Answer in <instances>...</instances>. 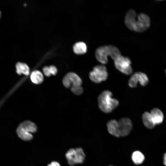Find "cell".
Listing matches in <instances>:
<instances>
[{"label":"cell","instance_id":"6da1fadb","mask_svg":"<svg viewBox=\"0 0 166 166\" xmlns=\"http://www.w3.org/2000/svg\"><path fill=\"white\" fill-rule=\"evenodd\" d=\"M124 23L129 30L137 32H143L150 26V19L147 14L143 13L137 14L134 10L131 9L125 16Z\"/></svg>","mask_w":166,"mask_h":166},{"label":"cell","instance_id":"7a4b0ae2","mask_svg":"<svg viewBox=\"0 0 166 166\" xmlns=\"http://www.w3.org/2000/svg\"><path fill=\"white\" fill-rule=\"evenodd\" d=\"M97 61L103 64H107L108 56L114 61L121 55V52L116 46L111 45L101 46L98 48L95 53Z\"/></svg>","mask_w":166,"mask_h":166},{"label":"cell","instance_id":"3957f363","mask_svg":"<svg viewBox=\"0 0 166 166\" xmlns=\"http://www.w3.org/2000/svg\"><path fill=\"white\" fill-rule=\"evenodd\" d=\"M112 93L109 91L102 92L98 97V106L100 109L106 113L111 112L119 105L118 101L112 97Z\"/></svg>","mask_w":166,"mask_h":166},{"label":"cell","instance_id":"277c9868","mask_svg":"<svg viewBox=\"0 0 166 166\" xmlns=\"http://www.w3.org/2000/svg\"><path fill=\"white\" fill-rule=\"evenodd\" d=\"M37 131V127L35 124L30 121H26L19 125L17 129L18 136L22 140L28 141L33 138L31 133H34Z\"/></svg>","mask_w":166,"mask_h":166},{"label":"cell","instance_id":"5b68a950","mask_svg":"<svg viewBox=\"0 0 166 166\" xmlns=\"http://www.w3.org/2000/svg\"><path fill=\"white\" fill-rule=\"evenodd\" d=\"M68 164L73 166L77 164H82L85 161V155L80 147L75 149L71 148L69 149L65 154Z\"/></svg>","mask_w":166,"mask_h":166},{"label":"cell","instance_id":"8992f818","mask_svg":"<svg viewBox=\"0 0 166 166\" xmlns=\"http://www.w3.org/2000/svg\"><path fill=\"white\" fill-rule=\"evenodd\" d=\"M108 76L107 69L105 66L102 65H99L95 66L89 74L91 80L97 83L106 80Z\"/></svg>","mask_w":166,"mask_h":166},{"label":"cell","instance_id":"52a82bcc","mask_svg":"<svg viewBox=\"0 0 166 166\" xmlns=\"http://www.w3.org/2000/svg\"><path fill=\"white\" fill-rule=\"evenodd\" d=\"M114 61L115 66L118 70L127 75L132 73L131 62L129 57L121 55Z\"/></svg>","mask_w":166,"mask_h":166},{"label":"cell","instance_id":"ba28073f","mask_svg":"<svg viewBox=\"0 0 166 166\" xmlns=\"http://www.w3.org/2000/svg\"><path fill=\"white\" fill-rule=\"evenodd\" d=\"M148 82V78L145 73L137 72L132 75L129 80L128 84L130 87L134 88L136 87L138 82L142 86H145Z\"/></svg>","mask_w":166,"mask_h":166},{"label":"cell","instance_id":"9c48e42d","mask_svg":"<svg viewBox=\"0 0 166 166\" xmlns=\"http://www.w3.org/2000/svg\"><path fill=\"white\" fill-rule=\"evenodd\" d=\"M62 83L65 87L69 88L72 86L81 85L82 81L77 74L70 72L67 73L64 77L62 80Z\"/></svg>","mask_w":166,"mask_h":166},{"label":"cell","instance_id":"30bf717a","mask_svg":"<svg viewBox=\"0 0 166 166\" xmlns=\"http://www.w3.org/2000/svg\"><path fill=\"white\" fill-rule=\"evenodd\" d=\"M118 122L120 136L128 135L132 128V123L128 118L124 117L120 119Z\"/></svg>","mask_w":166,"mask_h":166},{"label":"cell","instance_id":"8fae6325","mask_svg":"<svg viewBox=\"0 0 166 166\" xmlns=\"http://www.w3.org/2000/svg\"><path fill=\"white\" fill-rule=\"evenodd\" d=\"M152 120L156 125L161 123L164 120V114L161 111L157 108L152 109L150 113Z\"/></svg>","mask_w":166,"mask_h":166},{"label":"cell","instance_id":"7c38bea8","mask_svg":"<svg viewBox=\"0 0 166 166\" xmlns=\"http://www.w3.org/2000/svg\"><path fill=\"white\" fill-rule=\"evenodd\" d=\"M107 128L109 133L116 137L120 136L118 122L115 120L109 121L107 124Z\"/></svg>","mask_w":166,"mask_h":166},{"label":"cell","instance_id":"4fadbf2b","mask_svg":"<svg viewBox=\"0 0 166 166\" xmlns=\"http://www.w3.org/2000/svg\"><path fill=\"white\" fill-rule=\"evenodd\" d=\"M74 52L77 54H82L85 53L87 50L86 44L82 42H79L75 43L73 46Z\"/></svg>","mask_w":166,"mask_h":166},{"label":"cell","instance_id":"5bb4252c","mask_svg":"<svg viewBox=\"0 0 166 166\" xmlns=\"http://www.w3.org/2000/svg\"><path fill=\"white\" fill-rule=\"evenodd\" d=\"M17 73L19 75L23 74L28 75L30 72V68L28 65L25 63L18 62L16 65Z\"/></svg>","mask_w":166,"mask_h":166},{"label":"cell","instance_id":"9a60e30c","mask_svg":"<svg viewBox=\"0 0 166 166\" xmlns=\"http://www.w3.org/2000/svg\"><path fill=\"white\" fill-rule=\"evenodd\" d=\"M31 81L35 84H40L43 81L44 77L42 73L37 70L33 71L30 76Z\"/></svg>","mask_w":166,"mask_h":166},{"label":"cell","instance_id":"2e32d148","mask_svg":"<svg viewBox=\"0 0 166 166\" xmlns=\"http://www.w3.org/2000/svg\"><path fill=\"white\" fill-rule=\"evenodd\" d=\"M143 123L146 127L149 129H152L155 126L153 123L150 116V113L145 112L142 116Z\"/></svg>","mask_w":166,"mask_h":166},{"label":"cell","instance_id":"e0dca14e","mask_svg":"<svg viewBox=\"0 0 166 166\" xmlns=\"http://www.w3.org/2000/svg\"><path fill=\"white\" fill-rule=\"evenodd\" d=\"M132 158L133 162L136 164H142L144 160V155L138 151H134L132 153Z\"/></svg>","mask_w":166,"mask_h":166},{"label":"cell","instance_id":"ac0fdd59","mask_svg":"<svg viewBox=\"0 0 166 166\" xmlns=\"http://www.w3.org/2000/svg\"><path fill=\"white\" fill-rule=\"evenodd\" d=\"M71 90L73 93L77 95L81 94L83 92V89L81 85L72 86Z\"/></svg>","mask_w":166,"mask_h":166},{"label":"cell","instance_id":"d6986e66","mask_svg":"<svg viewBox=\"0 0 166 166\" xmlns=\"http://www.w3.org/2000/svg\"><path fill=\"white\" fill-rule=\"evenodd\" d=\"M49 67L51 75H55L57 73V69L56 67L53 65H51Z\"/></svg>","mask_w":166,"mask_h":166},{"label":"cell","instance_id":"ffe728a7","mask_svg":"<svg viewBox=\"0 0 166 166\" xmlns=\"http://www.w3.org/2000/svg\"><path fill=\"white\" fill-rule=\"evenodd\" d=\"M43 71L44 74L46 77H49L51 75L49 66L44 67L43 68Z\"/></svg>","mask_w":166,"mask_h":166},{"label":"cell","instance_id":"44dd1931","mask_svg":"<svg viewBox=\"0 0 166 166\" xmlns=\"http://www.w3.org/2000/svg\"><path fill=\"white\" fill-rule=\"evenodd\" d=\"M47 166H61V165L58 162L53 161L48 164Z\"/></svg>","mask_w":166,"mask_h":166},{"label":"cell","instance_id":"7402d4cb","mask_svg":"<svg viewBox=\"0 0 166 166\" xmlns=\"http://www.w3.org/2000/svg\"><path fill=\"white\" fill-rule=\"evenodd\" d=\"M166 154H165L164 155V161H163V162H164V165H166Z\"/></svg>","mask_w":166,"mask_h":166},{"label":"cell","instance_id":"603a6c76","mask_svg":"<svg viewBox=\"0 0 166 166\" xmlns=\"http://www.w3.org/2000/svg\"><path fill=\"white\" fill-rule=\"evenodd\" d=\"M1 13L0 11V16H1Z\"/></svg>","mask_w":166,"mask_h":166},{"label":"cell","instance_id":"cb8c5ba5","mask_svg":"<svg viewBox=\"0 0 166 166\" xmlns=\"http://www.w3.org/2000/svg\"></svg>","mask_w":166,"mask_h":166}]
</instances>
